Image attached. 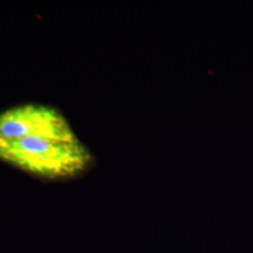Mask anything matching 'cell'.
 <instances>
[{"label":"cell","instance_id":"cell-1","mask_svg":"<svg viewBox=\"0 0 253 253\" xmlns=\"http://www.w3.org/2000/svg\"><path fill=\"white\" fill-rule=\"evenodd\" d=\"M0 160L46 179L80 176L94 163L89 149L81 141L68 143L48 139H0Z\"/></svg>","mask_w":253,"mask_h":253},{"label":"cell","instance_id":"cell-2","mask_svg":"<svg viewBox=\"0 0 253 253\" xmlns=\"http://www.w3.org/2000/svg\"><path fill=\"white\" fill-rule=\"evenodd\" d=\"M0 139H48L68 143L80 141L61 113L40 104H25L0 113Z\"/></svg>","mask_w":253,"mask_h":253}]
</instances>
